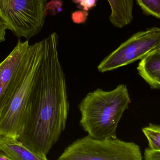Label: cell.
Segmentation results:
<instances>
[{"instance_id": "obj_10", "label": "cell", "mask_w": 160, "mask_h": 160, "mask_svg": "<svg viewBox=\"0 0 160 160\" xmlns=\"http://www.w3.org/2000/svg\"><path fill=\"white\" fill-rule=\"evenodd\" d=\"M111 12L109 19L114 27L122 28L128 24L133 19L134 0H107Z\"/></svg>"}, {"instance_id": "obj_1", "label": "cell", "mask_w": 160, "mask_h": 160, "mask_svg": "<svg viewBox=\"0 0 160 160\" xmlns=\"http://www.w3.org/2000/svg\"><path fill=\"white\" fill-rule=\"evenodd\" d=\"M45 51L26 107L18 140L32 152L48 155L65 130L69 111L65 75L58 53L59 36L45 38Z\"/></svg>"}, {"instance_id": "obj_17", "label": "cell", "mask_w": 160, "mask_h": 160, "mask_svg": "<svg viewBox=\"0 0 160 160\" xmlns=\"http://www.w3.org/2000/svg\"><path fill=\"white\" fill-rule=\"evenodd\" d=\"M6 29L2 21L0 20V43L5 40V30Z\"/></svg>"}, {"instance_id": "obj_8", "label": "cell", "mask_w": 160, "mask_h": 160, "mask_svg": "<svg viewBox=\"0 0 160 160\" xmlns=\"http://www.w3.org/2000/svg\"><path fill=\"white\" fill-rule=\"evenodd\" d=\"M137 70L152 89H160V46L141 60Z\"/></svg>"}, {"instance_id": "obj_11", "label": "cell", "mask_w": 160, "mask_h": 160, "mask_svg": "<svg viewBox=\"0 0 160 160\" xmlns=\"http://www.w3.org/2000/svg\"><path fill=\"white\" fill-rule=\"evenodd\" d=\"M142 131L148 139L149 148L160 151V126L149 124L143 128Z\"/></svg>"}, {"instance_id": "obj_5", "label": "cell", "mask_w": 160, "mask_h": 160, "mask_svg": "<svg viewBox=\"0 0 160 160\" xmlns=\"http://www.w3.org/2000/svg\"><path fill=\"white\" fill-rule=\"evenodd\" d=\"M47 4L48 0H0V20L15 35L28 40L43 29Z\"/></svg>"}, {"instance_id": "obj_18", "label": "cell", "mask_w": 160, "mask_h": 160, "mask_svg": "<svg viewBox=\"0 0 160 160\" xmlns=\"http://www.w3.org/2000/svg\"><path fill=\"white\" fill-rule=\"evenodd\" d=\"M0 160H10L7 155L1 150H0Z\"/></svg>"}, {"instance_id": "obj_9", "label": "cell", "mask_w": 160, "mask_h": 160, "mask_svg": "<svg viewBox=\"0 0 160 160\" xmlns=\"http://www.w3.org/2000/svg\"><path fill=\"white\" fill-rule=\"evenodd\" d=\"M0 150L10 160H42L17 138L0 136Z\"/></svg>"}, {"instance_id": "obj_14", "label": "cell", "mask_w": 160, "mask_h": 160, "mask_svg": "<svg viewBox=\"0 0 160 160\" xmlns=\"http://www.w3.org/2000/svg\"><path fill=\"white\" fill-rule=\"evenodd\" d=\"M88 16V11L79 10L74 11L71 15V19L74 23L77 24L84 23Z\"/></svg>"}, {"instance_id": "obj_12", "label": "cell", "mask_w": 160, "mask_h": 160, "mask_svg": "<svg viewBox=\"0 0 160 160\" xmlns=\"http://www.w3.org/2000/svg\"><path fill=\"white\" fill-rule=\"evenodd\" d=\"M136 2L145 14L160 19V0H136Z\"/></svg>"}, {"instance_id": "obj_2", "label": "cell", "mask_w": 160, "mask_h": 160, "mask_svg": "<svg viewBox=\"0 0 160 160\" xmlns=\"http://www.w3.org/2000/svg\"><path fill=\"white\" fill-rule=\"evenodd\" d=\"M46 40L30 45L17 74L0 100V136L18 139L22 132L26 107L40 68Z\"/></svg>"}, {"instance_id": "obj_15", "label": "cell", "mask_w": 160, "mask_h": 160, "mask_svg": "<svg viewBox=\"0 0 160 160\" xmlns=\"http://www.w3.org/2000/svg\"><path fill=\"white\" fill-rule=\"evenodd\" d=\"M72 2L78 4L79 8L88 11L97 6V0H72Z\"/></svg>"}, {"instance_id": "obj_20", "label": "cell", "mask_w": 160, "mask_h": 160, "mask_svg": "<svg viewBox=\"0 0 160 160\" xmlns=\"http://www.w3.org/2000/svg\"></svg>"}, {"instance_id": "obj_7", "label": "cell", "mask_w": 160, "mask_h": 160, "mask_svg": "<svg viewBox=\"0 0 160 160\" xmlns=\"http://www.w3.org/2000/svg\"><path fill=\"white\" fill-rule=\"evenodd\" d=\"M29 46L28 40L19 39L14 49L0 63V84L5 89L18 71Z\"/></svg>"}, {"instance_id": "obj_19", "label": "cell", "mask_w": 160, "mask_h": 160, "mask_svg": "<svg viewBox=\"0 0 160 160\" xmlns=\"http://www.w3.org/2000/svg\"><path fill=\"white\" fill-rule=\"evenodd\" d=\"M5 91V88L0 84V100L2 99V97L3 95L4 92Z\"/></svg>"}, {"instance_id": "obj_3", "label": "cell", "mask_w": 160, "mask_h": 160, "mask_svg": "<svg viewBox=\"0 0 160 160\" xmlns=\"http://www.w3.org/2000/svg\"><path fill=\"white\" fill-rule=\"evenodd\" d=\"M131 102L126 85H118L111 91L97 88L87 94L78 106L80 126L95 139L117 138L119 121Z\"/></svg>"}, {"instance_id": "obj_4", "label": "cell", "mask_w": 160, "mask_h": 160, "mask_svg": "<svg viewBox=\"0 0 160 160\" xmlns=\"http://www.w3.org/2000/svg\"><path fill=\"white\" fill-rule=\"evenodd\" d=\"M140 147L115 138H79L65 148L59 160H142Z\"/></svg>"}, {"instance_id": "obj_13", "label": "cell", "mask_w": 160, "mask_h": 160, "mask_svg": "<svg viewBox=\"0 0 160 160\" xmlns=\"http://www.w3.org/2000/svg\"><path fill=\"white\" fill-rule=\"evenodd\" d=\"M62 0H52L47 4L46 13L48 11V13L55 15L62 10Z\"/></svg>"}, {"instance_id": "obj_6", "label": "cell", "mask_w": 160, "mask_h": 160, "mask_svg": "<svg viewBox=\"0 0 160 160\" xmlns=\"http://www.w3.org/2000/svg\"><path fill=\"white\" fill-rule=\"evenodd\" d=\"M159 46L160 28L138 32L105 57L98 65V70L105 73L142 60Z\"/></svg>"}, {"instance_id": "obj_16", "label": "cell", "mask_w": 160, "mask_h": 160, "mask_svg": "<svg viewBox=\"0 0 160 160\" xmlns=\"http://www.w3.org/2000/svg\"><path fill=\"white\" fill-rule=\"evenodd\" d=\"M144 157L146 160H160V151L146 148L144 153Z\"/></svg>"}]
</instances>
